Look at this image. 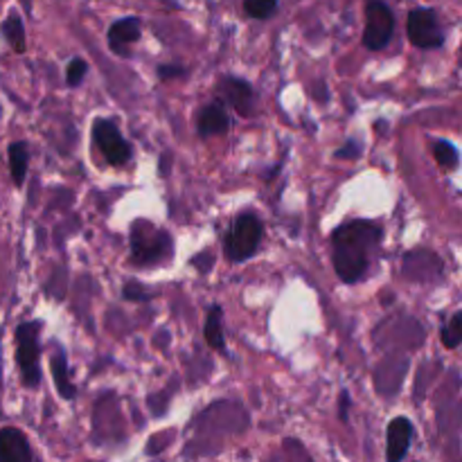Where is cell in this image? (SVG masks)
<instances>
[{"label":"cell","instance_id":"obj_21","mask_svg":"<svg viewBox=\"0 0 462 462\" xmlns=\"http://www.w3.org/2000/svg\"><path fill=\"white\" fill-rule=\"evenodd\" d=\"M125 298L131 302H147L152 298V293L144 291L138 282H129L125 287Z\"/></svg>","mask_w":462,"mask_h":462},{"label":"cell","instance_id":"obj_16","mask_svg":"<svg viewBox=\"0 0 462 462\" xmlns=\"http://www.w3.org/2000/svg\"><path fill=\"white\" fill-rule=\"evenodd\" d=\"M0 30H3V36L16 52H23V50H25V27H23V21L18 14H9Z\"/></svg>","mask_w":462,"mask_h":462},{"label":"cell","instance_id":"obj_12","mask_svg":"<svg viewBox=\"0 0 462 462\" xmlns=\"http://www.w3.org/2000/svg\"><path fill=\"white\" fill-rule=\"evenodd\" d=\"M143 30H140V21L135 16L120 18L111 25L108 30V45H111L113 52L126 54V45L135 43L140 39Z\"/></svg>","mask_w":462,"mask_h":462},{"label":"cell","instance_id":"obj_13","mask_svg":"<svg viewBox=\"0 0 462 462\" xmlns=\"http://www.w3.org/2000/svg\"><path fill=\"white\" fill-rule=\"evenodd\" d=\"M50 368H52L54 383H57V391L63 400H72L75 397V383L70 382V373H68V359L66 352L57 350V355L50 361Z\"/></svg>","mask_w":462,"mask_h":462},{"label":"cell","instance_id":"obj_3","mask_svg":"<svg viewBox=\"0 0 462 462\" xmlns=\"http://www.w3.org/2000/svg\"><path fill=\"white\" fill-rule=\"evenodd\" d=\"M39 329V323H23L16 329V361L27 388H36L41 383Z\"/></svg>","mask_w":462,"mask_h":462},{"label":"cell","instance_id":"obj_24","mask_svg":"<svg viewBox=\"0 0 462 462\" xmlns=\"http://www.w3.org/2000/svg\"><path fill=\"white\" fill-rule=\"evenodd\" d=\"M347 409H350V395L343 391L341 400H338V415H341L343 422H347Z\"/></svg>","mask_w":462,"mask_h":462},{"label":"cell","instance_id":"obj_25","mask_svg":"<svg viewBox=\"0 0 462 462\" xmlns=\"http://www.w3.org/2000/svg\"><path fill=\"white\" fill-rule=\"evenodd\" d=\"M167 165H170V158H167V153H165V156H162V161H161V171H162V176L167 174Z\"/></svg>","mask_w":462,"mask_h":462},{"label":"cell","instance_id":"obj_23","mask_svg":"<svg viewBox=\"0 0 462 462\" xmlns=\"http://www.w3.org/2000/svg\"><path fill=\"white\" fill-rule=\"evenodd\" d=\"M361 144L355 143V140H347L346 147H341L337 152V158H359Z\"/></svg>","mask_w":462,"mask_h":462},{"label":"cell","instance_id":"obj_22","mask_svg":"<svg viewBox=\"0 0 462 462\" xmlns=\"http://www.w3.org/2000/svg\"><path fill=\"white\" fill-rule=\"evenodd\" d=\"M185 75V68L179 66V63H162V66H158V77H161L162 81L171 79V77H183Z\"/></svg>","mask_w":462,"mask_h":462},{"label":"cell","instance_id":"obj_2","mask_svg":"<svg viewBox=\"0 0 462 462\" xmlns=\"http://www.w3.org/2000/svg\"><path fill=\"white\" fill-rule=\"evenodd\" d=\"M262 237H264V228H262V221L257 219L251 212H244L237 217V221L233 224V228L228 230L224 239V251L226 257L230 262H244L248 257L255 255V251L260 248Z\"/></svg>","mask_w":462,"mask_h":462},{"label":"cell","instance_id":"obj_11","mask_svg":"<svg viewBox=\"0 0 462 462\" xmlns=\"http://www.w3.org/2000/svg\"><path fill=\"white\" fill-rule=\"evenodd\" d=\"M197 129L203 138L226 134V131L230 129V120H228V113H226L224 104L215 102V104H208V106H203L201 113H199V117H197Z\"/></svg>","mask_w":462,"mask_h":462},{"label":"cell","instance_id":"obj_20","mask_svg":"<svg viewBox=\"0 0 462 462\" xmlns=\"http://www.w3.org/2000/svg\"><path fill=\"white\" fill-rule=\"evenodd\" d=\"M86 72H88V63H86L84 59H72L70 66H68L66 70L68 86H79L81 79L86 77Z\"/></svg>","mask_w":462,"mask_h":462},{"label":"cell","instance_id":"obj_5","mask_svg":"<svg viewBox=\"0 0 462 462\" xmlns=\"http://www.w3.org/2000/svg\"><path fill=\"white\" fill-rule=\"evenodd\" d=\"M406 34L415 48L438 50L445 43V32H442L438 14L431 7H415L406 18Z\"/></svg>","mask_w":462,"mask_h":462},{"label":"cell","instance_id":"obj_4","mask_svg":"<svg viewBox=\"0 0 462 462\" xmlns=\"http://www.w3.org/2000/svg\"><path fill=\"white\" fill-rule=\"evenodd\" d=\"M131 255L140 266L158 264L171 255L170 235L162 230H152V226L140 221L131 228Z\"/></svg>","mask_w":462,"mask_h":462},{"label":"cell","instance_id":"obj_18","mask_svg":"<svg viewBox=\"0 0 462 462\" xmlns=\"http://www.w3.org/2000/svg\"><path fill=\"white\" fill-rule=\"evenodd\" d=\"M433 153H436L438 165H442L445 170H456L458 167V149L451 143H447V140H438Z\"/></svg>","mask_w":462,"mask_h":462},{"label":"cell","instance_id":"obj_7","mask_svg":"<svg viewBox=\"0 0 462 462\" xmlns=\"http://www.w3.org/2000/svg\"><path fill=\"white\" fill-rule=\"evenodd\" d=\"M93 138L97 147L102 149L104 158L111 165L120 167L131 161V144L122 138L120 129L116 126L113 120H97L93 126Z\"/></svg>","mask_w":462,"mask_h":462},{"label":"cell","instance_id":"obj_14","mask_svg":"<svg viewBox=\"0 0 462 462\" xmlns=\"http://www.w3.org/2000/svg\"><path fill=\"white\" fill-rule=\"evenodd\" d=\"M9 171H12V180L21 188L25 183L27 165H30V152H27L25 143H12L9 144Z\"/></svg>","mask_w":462,"mask_h":462},{"label":"cell","instance_id":"obj_6","mask_svg":"<svg viewBox=\"0 0 462 462\" xmlns=\"http://www.w3.org/2000/svg\"><path fill=\"white\" fill-rule=\"evenodd\" d=\"M395 32V14L382 0H370L365 7L364 45L368 50H383Z\"/></svg>","mask_w":462,"mask_h":462},{"label":"cell","instance_id":"obj_9","mask_svg":"<svg viewBox=\"0 0 462 462\" xmlns=\"http://www.w3.org/2000/svg\"><path fill=\"white\" fill-rule=\"evenodd\" d=\"M413 422L406 418H395L391 424H388L386 431V440H388V449H386V458L391 462H400L409 454L411 442H413Z\"/></svg>","mask_w":462,"mask_h":462},{"label":"cell","instance_id":"obj_26","mask_svg":"<svg viewBox=\"0 0 462 462\" xmlns=\"http://www.w3.org/2000/svg\"><path fill=\"white\" fill-rule=\"evenodd\" d=\"M23 7H25V12H32V0H21Z\"/></svg>","mask_w":462,"mask_h":462},{"label":"cell","instance_id":"obj_17","mask_svg":"<svg viewBox=\"0 0 462 462\" xmlns=\"http://www.w3.org/2000/svg\"><path fill=\"white\" fill-rule=\"evenodd\" d=\"M278 5L280 0H244V12L251 18L264 21V18H271L278 12Z\"/></svg>","mask_w":462,"mask_h":462},{"label":"cell","instance_id":"obj_19","mask_svg":"<svg viewBox=\"0 0 462 462\" xmlns=\"http://www.w3.org/2000/svg\"><path fill=\"white\" fill-rule=\"evenodd\" d=\"M462 341V314L460 311H456L454 316H451L449 323L442 328V343H445V347H449V350H456V347L460 346Z\"/></svg>","mask_w":462,"mask_h":462},{"label":"cell","instance_id":"obj_10","mask_svg":"<svg viewBox=\"0 0 462 462\" xmlns=\"http://www.w3.org/2000/svg\"><path fill=\"white\" fill-rule=\"evenodd\" d=\"M32 449L18 429H0V462H30Z\"/></svg>","mask_w":462,"mask_h":462},{"label":"cell","instance_id":"obj_15","mask_svg":"<svg viewBox=\"0 0 462 462\" xmlns=\"http://www.w3.org/2000/svg\"><path fill=\"white\" fill-rule=\"evenodd\" d=\"M221 316H224L221 307H217V305L210 307V311H208V319H206V341L212 350L224 352L226 341H224V328H221Z\"/></svg>","mask_w":462,"mask_h":462},{"label":"cell","instance_id":"obj_1","mask_svg":"<svg viewBox=\"0 0 462 462\" xmlns=\"http://www.w3.org/2000/svg\"><path fill=\"white\" fill-rule=\"evenodd\" d=\"M382 237V226L374 221H350L337 228L332 235L334 269L343 282L355 284L364 278Z\"/></svg>","mask_w":462,"mask_h":462},{"label":"cell","instance_id":"obj_8","mask_svg":"<svg viewBox=\"0 0 462 462\" xmlns=\"http://www.w3.org/2000/svg\"><path fill=\"white\" fill-rule=\"evenodd\" d=\"M219 93L224 95L226 102L239 113V116H251L253 106H255V93H253L251 84L237 77H224L219 81Z\"/></svg>","mask_w":462,"mask_h":462}]
</instances>
